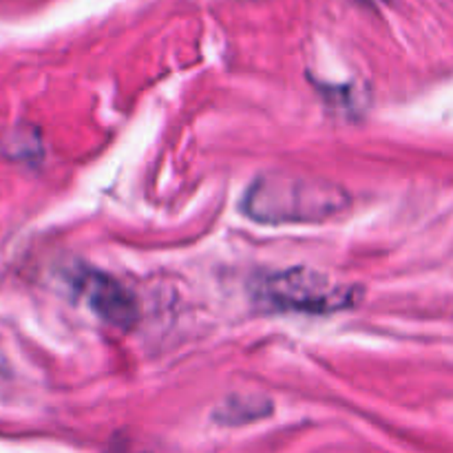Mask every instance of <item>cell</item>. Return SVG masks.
I'll list each match as a JSON object with an SVG mask.
<instances>
[{
	"label": "cell",
	"mask_w": 453,
	"mask_h": 453,
	"mask_svg": "<svg viewBox=\"0 0 453 453\" xmlns=\"http://www.w3.org/2000/svg\"><path fill=\"white\" fill-rule=\"evenodd\" d=\"M75 286H78L80 295L87 299L88 308L104 319L106 323L115 327H128L135 323L137 319V305L131 292L118 281V279L109 277L97 270H82L75 277Z\"/></svg>",
	"instance_id": "3"
},
{
	"label": "cell",
	"mask_w": 453,
	"mask_h": 453,
	"mask_svg": "<svg viewBox=\"0 0 453 453\" xmlns=\"http://www.w3.org/2000/svg\"><path fill=\"white\" fill-rule=\"evenodd\" d=\"M348 206L349 197L343 188L305 175H261L243 195V212L265 226L319 224Z\"/></svg>",
	"instance_id": "1"
},
{
	"label": "cell",
	"mask_w": 453,
	"mask_h": 453,
	"mask_svg": "<svg viewBox=\"0 0 453 453\" xmlns=\"http://www.w3.org/2000/svg\"><path fill=\"white\" fill-rule=\"evenodd\" d=\"M261 296L274 308L312 314L339 312L357 301L352 286H345L319 270L303 268V265L265 277L261 283Z\"/></svg>",
	"instance_id": "2"
}]
</instances>
